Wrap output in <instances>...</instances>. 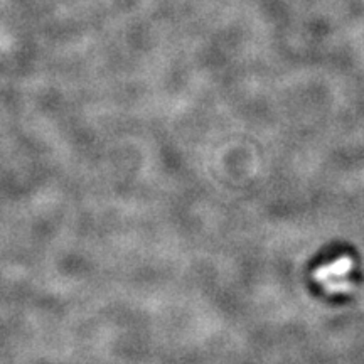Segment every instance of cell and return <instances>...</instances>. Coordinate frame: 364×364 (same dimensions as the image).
<instances>
[{
    "label": "cell",
    "instance_id": "1",
    "mask_svg": "<svg viewBox=\"0 0 364 364\" xmlns=\"http://www.w3.org/2000/svg\"><path fill=\"white\" fill-rule=\"evenodd\" d=\"M354 260L349 257H341L338 260L327 263L316 272V280L329 294H346L353 287Z\"/></svg>",
    "mask_w": 364,
    "mask_h": 364
}]
</instances>
